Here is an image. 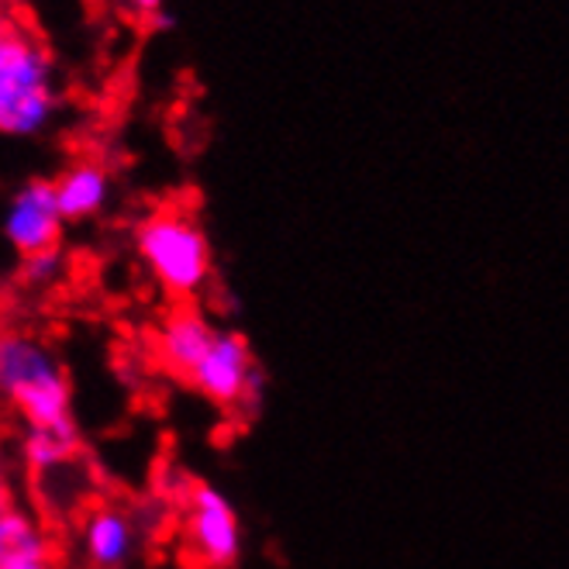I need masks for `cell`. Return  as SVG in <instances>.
<instances>
[{"label":"cell","instance_id":"6da1fadb","mask_svg":"<svg viewBox=\"0 0 569 569\" xmlns=\"http://www.w3.org/2000/svg\"><path fill=\"white\" fill-rule=\"evenodd\" d=\"M136 249L149 277L173 300H197L214 280V249L204 224L180 208H162L136 228Z\"/></svg>","mask_w":569,"mask_h":569},{"label":"cell","instance_id":"7a4b0ae2","mask_svg":"<svg viewBox=\"0 0 569 569\" xmlns=\"http://www.w3.org/2000/svg\"><path fill=\"white\" fill-rule=\"evenodd\" d=\"M0 397L11 400L28 425L73 418V390L56 352L24 331H0Z\"/></svg>","mask_w":569,"mask_h":569},{"label":"cell","instance_id":"3957f363","mask_svg":"<svg viewBox=\"0 0 569 569\" xmlns=\"http://www.w3.org/2000/svg\"><path fill=\"white\" fill-rule=\"evenodd\" d=\"M187 383L211 405L239 415H259L266 405V390H270V380L256 362L246 335L231 328H218L214 342L190 370Z\"/></svg>","mask_w":569,"mask_h":569},{"label":"cell","instance_id":"277c9868","mask_svg":"<svg viewBox=\"0 0 569 569\" xmlns=\"http://www.w3.org/2000/svg\"><path fill=\"white\" fill-rule=\"evenodd\" d=\"M183 546H187V556L204 569H231L242 562L246 528H242L239 508L231 505L218 487L193 483L187 490Z\"/></svg>","mask_w":569,"mask_h":569},{"label":"cell","instance_id":"5b68a950","mask_svg":"<svg viewBox=\"0 0 569 569\" xmlns=\"http://www.w3.org/2000/svg\"><path fill=\"white\" fill-rule=\"evenodd\" d=\"M62 211L56 200V183L52 180H28L4 211V239L11 249L21 256L59 249L62 239Z\"/></svg>","mask_w":569,"mask_h":569},{"label":"cell","instance_id":"8992f818","mask_svg":"<svg viewBox=\"0 0 569 569\" xmlns=\"http://www.w3.org/2000/svg\"><path fill=\"white\" fill-rule=\"evenodd\" d=\"M214 335H218V325L204 311L180 305L156 328V356L162 359L166 370L187 380L190 370L200 362V356L214 342Z\"/></svg>","mask_w":569,"mask_h":569},{"label":"cell","instance_id":"52a82bcc","mask_svg":"<svg viewBox=\"0 0 569 569\" xmlns=\"http://www.w3.org/2000/svg\"><path fill=\"white\" fill-rule=\"evenodd\" d=\"M80 546L93 569H121L139 549V528L124 508L100 505L83 518Z\"/></svg>","mask_w":569,"mask_h":569},{"label":"cell","instance_id":"ba28073f","mask_svg":"<svg viewBox=\"0 0 569 569\" xmlns=\"http://www.w3.org/2000/svg\"><path fill=\"white\" fill-rule=\"evenodd\" d=\"M52 56L42 42H36L24 31L0 46V108L14 104L21 97H31L52 87Z\"/></svg>","mask_w":569,"mask_h":569},{"label":"cell","instance_id":"9c48e42d","mask_svg":"<svg viewBox=\"0 0 569 569\" xmlns=\"http://www.w3.org/2000/svg\"><path fill=\"white\" fill-rule=\"evenodd\" d=\"M56 200L66 221H83L104 211L111 197V173L93 159H80L52 180Z\"/></svg>","mask_w":569,"mask_h":569},{"label":"cell","instance_id":"30bf717a","mask_svg":"<svg viewBox=\"0 0 569 569\" xmlns=\"http://www.w3.org/2000/svg\"><path fill=\"white\" fill-rule=\"evenodd\" d=\"M77 452H80V431L73 418L56 421V425H28L24 442H21L24 462L42 477L70 466Z\"/></svg>","mask_w":569,"mask_h":569},{"label":"cell","instance_id":"8fae6325","mask_svg":"<svg viewBox=\"0 0 569 569\" xmlns=\"http://www.w3.org/2000/svg\"><path fill=\"white\" fill-rule=\"evenodd\" d=\"M46 556H49L46 531L28 511L11 508L0 518V569H8L14 562H28V559H46Z\"/></svg>","mask_w":569,"mask_h":569},{"label":"cell","instance_id":"7c38bea8","mask_svg":"<svg viewBox=\"0 0 569 569\" xmlns=\"http://www.w3.org/2000/svg\"><path fill=\"white\" fill-rule=\"evenodd\" d=\"M59 114V97L56 90H39L31 97H21L14 104L0 108V136L8 139H36L52 124V118Z\"/></svg>","mask_w":569,"mask_h":569},{"label":"cell","instance_id":"4fadbf2b","mask_svg":"<svg viewBox=\"0 0 569 569\" xmlns=\"http://www.w3.org/2000/svg\"><path fill=\"white\" fill-rule=\"evenodd\" d=\"M62 273H66V256H62V249H46V252L21 256V277L31 287H52Z\"/></svg>","mask_w":569,"mask_h":569},{"label":"cell","instance_id":"5bb4252c","mask_svg":"<svg viewBox=\"0 0 569 569\" xmlns=\"http://www.w3.org/2000/svg\"><path fill=\"white\" fill-rule=\"evenodd\" d=\"M118 4L124 8V11H131L136 18H152L156 11H162L166 8V0H118Z\"/></svg>","mask_w":569,"mask_h":569},{"label":"cell","instance_id":"9a60e30c","mask_svg":"<svg viewBox=\"0 0 569 569\" xmlns=\"http://www.w3.org/2000/svg\"><path fill=\"white\" fill-rule=\"evenodd\" d=\"M146 24L152 28V31H170V28H177V14L173 11H156L152 18H146Z\"/></svg>","mask_w":569,"mask_h":569},{"label":"cell","instance_id":"2e32d148","mask_svg":"<svg viewBox=\"0 0 569 569\" xmlns=\"http://www.w3.org/2000/svg\"><path fill=\"white\" fill-rule=\"evenodd\" d=\"M11 511V483H8V473L4 466H0V518Z\"/></svg>","mask_w":569,"mask_h":569},{"label":"cell","instance_id":"e0dca14e","mask_svg":"<svg viewBox=\"0 0 569 569\" xmlns=\"http://www.w3.org/2000/svg\"><path fill=\"white\" fill-rule=\"evenodd\" d=\"M8 569H52V566H49V559H28V562H14Z\"/></svg>","mask_w":569,"mask_h":569},{"label":"cell","instance_id":"ac0fdd59","mask_svg":"<svg viewBox=\"0 0 569 569\" xmlns=\"http://www.w3.org/2000/svg\"><path fill=\"white\" fill-rule=\"evenodd\" d=\"M14 31H18V28H14V24H11V21L4 18V14H0V46H4V42H8V39L14 36Z\"/></svg>","mask_w":569,"mask_h":569},{"label":"cell","instance_id":"d6986e66","mask_svg":"<svg viewBox=\"0 0 569 569\" xmlns=\"http://www.w3.org/2000/svg\"><path fill=\"white\" fill-rule=\"evenodd\" d=\"M8 8H21V4H28V0H4Z\"/></svg>","mask_w":569,"mask_h":569}]
</instances>
